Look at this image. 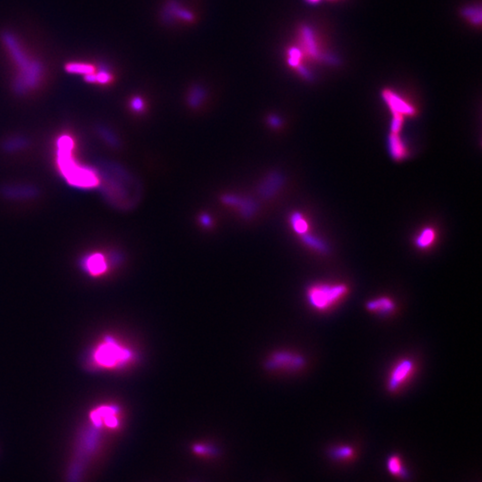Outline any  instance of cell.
<instances>
[{
    "instance_id": "25",
    "label": "cell",
    "mask_w": 482,
    "mask_h": 482,
    "mask_svg": "<svg viewBox=\"0 0 482 482\" xmlns=\"http://www.w3.org/2000/svg\"><path fill=\"white\" fill-rule=\"evenodd\" d=\"M270 123L272 124V126L278 127L280 124V121L277 117H271L270 118Z\"/></svg>"
},
{
    "instance_id": "17",
    "label": "cell",
    "mask_w": 482,
    "mask_h": 482,
    "mask_svg": "<svg viewBox=\"0 0 482 482\" xmlns=\"http://www.w3.org/2000/svg\"><path fill=\"white\" fill-rule=\"evenodd\" d=\"M291 224L294 229L295 231L299 235H305L308 230V223L306 222L305 218L303 217L302 214L299 213H295L292 214L291 218Z\"/></svg>"
},
{
    "instance_id": "20",
    "label": "cell",
    "mask_w": 482,
    "mask_h": 482,
    "mask_svg": "<svg viewBox=\"0 0 482 482\" xmlns=\"http://www.w3.org/2000/svg\"><path fill=\"white\" fill-rule=\"evenodd\" d=\"M302 51L298 47H291L288 50V64L291 66L298 67L300 64V60L302 58Z\"/></svg>"
},
{
    "instance_id": "5",
    "label": "cell",
    "mask_w": 482,
    "mask_h": 482,
    "mask_svg": "<svg viewBox=\"0 0 482 482\" xmlns=\"http://www.w3.org/2000/svg\"><path fill=\"white\" fill-rule=\"evenodd\" d=\"M414 371V363L410 358L398 361L392 368L388 379V389L391 392H396L411 378Z\"/></svg>"
},
{
    "instance_id": "1",
    "label": "cell",
    "mask_w": 482,
    "mask_h": 482,
    "mask_svg": "<svg viewBox=\"0 0 482 482\" xmlns=\"http://www.w3.org/2000/svg\"><path fill=\"white\" fill-rule=\"evenodd\" d=\"M3 43L9 56L18 68L15 88L18 93H25L38 87L43 76V65L23 50L19 40L11 33L3 35Z\"/></svg>"
},
{
    "instance_id": "4",
    "label": "cell",
    "mask_w": 482,
    "mask_h": 482,
    "mask_svg": "<svg viewBox=\"0 0 482 482\" xmlns=\"http://www.w3.org/2000/svg\"><path fill=\"white\" fill-rule=\"evenodd\" d=\"M130 353L114 341H106L100 345L94 354L97 364L110 368L124 364L130 358Z\"/></svg>"
},
{
    "instance_id": "22",
    "label": "cell",
    "mask_w": 482,
    "mask_h": 482,
    "mask_svg": "<svg viewBox=\"0 0 482 482\" xmlns=\"http://www.w3.org/2000/svg\"><path fill=\"white\" fill-rule=\"evenodd\" d=\"M404 118L403 116L399 115H393V118L391 120V133L399 134L403 128L404 124Z\"/></svg>"
},
{
    "instance_id": "13",
    "label": "cell",
    "mask_w": 482,
    "mask_h": 482,
    "mask_svg": "<svg viewBox=\"0 0 482 482\" xmlns=\"http://www.w3.org/2000/svg\"><path fill=\"white\" fill-rule=\"evenodd\" d=\"M437 234L435 230L431 227H426L419 232L415 239L414 244L418 249H426L432 246L436 239Z\"/></svg>"
},
{
    "instance_id": "8",
    "label": "cell",
    "mask_w": 482,
    "mask_h": 482,
    "mask_svg": "<svg viewBox=\"0 0 482 482\" xmlns=\"http://www.w3.org/2000/svg\"><path fill=\"white\" fill-rule=\"evenodd\" d=\"M388 147L391 157L396 161L404 160L408 157L409 151L399 134L391 133L388 139Z\"/></svg>"
},
{
    "instance_id": "26",
    "label": "cell",
    "mask_w": 482,
    "mask_h": 482,
    "mask_svg": "<svg viewBox=\"0 0 482 482\" xmlns=\"http://www.w3.org/2000/svg\"><path fill=\"white\" fill-rule=\"evenodd\" d=\"M201 222L204 225H209L210 224V218L207 215H204L203 218L201 219Z\"/></svg>"
},
{
    "instance_id": "23",
    "label": "cell",
    "mask_w": 482,
    "mask_h": 482,
    "mask_svg": "<svg viewBox=\"0 0 482 482\" xmlns=\"http://www.w3.org/2000/svg\"><path fill=\"white\" fill-rule=\"evenodd\" d=\"M464 16H466L467 17H469L470 19L473 22V23H480V20H481V16H480V11H476V9H471V8H468L466 9V11L463 13Z\"/></svg>"
},
{
    "instance_id": "24",
    "label": "cell",
    "mask_w": 482,
    "mask_h": 482,
    "mask_svg": "<svg viewBox=\"0 0 482 482\" xmlns=\"http://www.w3.org/2000/svg\"><path fill=\"white\" fill-rule=\"evenodd\" d=\"M131 107L134 111L140 112L144 108V103L140 98H134L131 101Z\"/></svg>"
},
{
    "instance_id": "3",
    "label": "cell",
    "mask_w": 482,
    "mask_h": 482,
    "mask_svg": "<svg viewBox=\"0 0 482 482\" xmlns=\"http://www.w3.org/2000/svg\"><path fill=\"white\" fill-rule=\"evenodd\" d=\"M348 293V287L346 284H315L308 288L307 299L314 309L326 311L337 305Z\"/></svg>"
},
{
    "instance_id": "12",
    "label": "cell",
    "mask_w": 482,
    "mask_h": 482,
    "mask_svg": "<svg viewBox=\"0 0 482 482\" xmlns=\"http://www.w3.org/2000/svg\"><path fill=\"white\" fill-rule=\"evenodd\" d=\"M107 262L101 254H93L87 258L86 267L92 275H100L107 270Z\"/></svg>"
},
{
    "instance_id": "10",
    "label": "cell",
    "mask_w": 482,
    "mask_h": 482,
    "mask_svg": "<svg viewBox=\"0 0 482 482\" xmlns=\"http://www.w3.org/2000/svg\"><path fill=\"white\" fill-rule=\"evenodd\" d=\"M272 364L277 367L298 370L305 365V360L302 356L293 355L291 353H280L275 356Z\"/></svg>"
},
{
    "instance_id": "9",
    "label": "cell",
    "mask_w": 482,
    "mask_h": 482,
    "mask_svg": "<svg viewBox=\"0 0 482 482\" xmlns=\"http://www.w3.org/2000/svg\"><path fill=\"white\" fill-rule=\"evenodd\" d=\"M366 309L375 314L381 315H389L394 313L396 310V304L392 299L386 297H381L379 299H372L366 303Z\"/></svg>"
},
{
    "instance_id": "2",
    "label": "cell",
    "mask_w": 482,
    "mask_h": 482,
    "mask_svg": "<svg viewBox=\"0 0 482 482\" xmlns=\"http://www.w3.org/2000/svg\"><path fill=\"white\" fill-rule=\"evenodd\" d=\"M74 149L73 138L63 135L58 140V165L62 176L73 187L91 188L100 183L99 173L88 166L77 163L72 154Z\"/></svg>"
},
{
    "instance_id": "14",
    "label": "cell",
    "mask_w": 482,
    "mask_h": 482,
    "mask_svg": "<svg viewBox=\"0 0 482 482\" xmlns=\"http://www.w3.org/2000/svg\"><path fill=\"white\" fill-rule=\"evenodd\" d=\"M387 466L392 474L398 476L402 479H409V471L403 465V462L398 455H391L387 462Z\"/></svg>"
},
{
    "instance_id": "16",
    "label": "cell",
    "mask_w": 482,
    "mask_h": 482,
    "mask_svg": "<svg viewBox=\"0 0 482 482\" xmlns=\"http://www.w3.org/2000/svg\"><path fill=\"white\" fill-rule=\"evenodd\" d=\"M329 455L334 460L348 461L355 456L354 449L347 446H339L329 450Z\"/></svg>"
},
{
    "instance_id": "19",
    "label": "cell",
    "mask_w": 482,
    "mask_h": 482,
    "mask_svg": "<svg viewBox=\"0 0 482 482\" xmlns=\"http://www.w3.org/2000/svg\"><path fill=\"white\" fill-rule=\"evenodd\" d=\"M205 96H206L205 89L200 86H195L191 88L189 93V98H188L189 104L192 107H197L202 102V100L205 99Z\"/></svg>"
},
{
    "instance_id": "11",
    "label": "cell",
    "mask_w": 482,
    "mask_h": 482,
    "mask_svg": "<svg viewBox=\"0 0 482 482\" xmlns=\"http://www.w3.org/2000/svg\"><path fill=\"white\" fill-rule=\"evenodd\" d=\"M302 40L304 43V49L306 53L314 59L321 58L314 31H312V29L309 27H303Z\"/></svg>"
},
{
    "instance_id": "21",
    "label": "cell",
    "mask_w": 482,
    "mask_h": 482,
    "mask_svg": "<svg viewBox=\"0 0 482 482\" xmlns=\"http://www.w3.org/2000/svg\"><path fill=\"white\" fill-rule=\"evenodd\" d=\"M4 192L6 195L9 196L10 198H11L12 196L15 195L16 193H18V192H19V195L21 196V197H23V198H24V197H25V198L33 197L35 194H37V191L34 190V188L32 187H28L25 190L23 189V190H20V191H18L15 187H10V188H6Z\"/></svg>"
},
{
    "instance_id": "15",
    "label": "cell",
    "mask_w": 482,
    "mask_h": 482,
    "mask_svg": "<svg viewBox=\"0 0 482 482\" xmlns=\"http://www.w3.org/2000/svg\"><path fill=\"white\" fill-rule=\"evenodd\" d=\"M65 70H66L67 73L83 75V78H85V77L96 73L98 68L96 66L90 65L89 63L73 62V63H69V64L65 65Z\"/></svg>"
},
{
    "instance_id": "7",
    "label": "cell",
    "mask_w": 482,
    "mask_h": 482,
    "mask_svg": "<svg viewBox=\"0 0 482 482\" xmlns=\"http://www.w3.org/2000/svg\"><path fill=\"white\" fill-rule=\"evenodd\" d=\"M161 18L163 22L167 24L173 23L175 18L191 22L194 20V15L191 12L187 11L181 8L180 3L177 0H169L161 12Z\"/></svg>"
},
{
    "instance_id": "6",
    "label": "cell",
    "mask_w": 482,
    "mask_h": 482,
    "mask_svg": "<svg viewBox=\"0 0 482 482\" xmlns=\"http://www.w3.org/2000/svg\"><path fill=\"white\" fill-rule=\"evenodd\" d=\"M382 98L393 115L405 117L413 116L417 114L416 108L412 104L404 100L398 93L392 91L391 89L383 90Z\"/></svg>"
},
{
    "instance_id": "18",
    "label": "cell",
    "mask_w": 482,
    "mask_h": 482,
    "mask_svg": "<svg viewBox=\"0 0 482 482\" xmlns=\"http://www.w3.org/2000/svg\"><path fill=\"white\" fill-rule=\"evenodd\" d=\"M303 240L306 243V245L309 246L312 249L317 250L319 252L326 253L328 250V248L323 241H321L320 238L313 237L310 235H302Z\"/></svg>"
}]
</instances>
